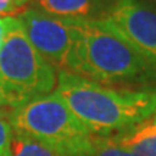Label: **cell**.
Wrapping results in <instances>:
<instances>
[{
    "label": "cell",
    "instance_id": "obj_1",
    "mask_svg": "<svg viewBox=\"0 0 156 156\" xmlns=\"http://www.w3.org/2000/svg\"><path fill=\"white\" fill-rule=\"evenodd\" d=\"M54 93L98 137H113L156 114V93L116 90L71 73L58 74Z\"/></svg>",
    "mask_w": 156,
    "mask_h": 156
},
{
    "label": "cell",
    "instance_id": "obj_2",
    "mask_svg": "<svg viewBox=\"0 0 156 156\" xmlns=\"http://www.w3.org/2000/svg\"><path fill=\"white\" fill-rule=\"evenodd\" d=\"M73 46L65 73L103 84L155 77L145 61L100 19H64Z\"/></svg>",
    "mask_w": 156,
    "mask_h": 156
},
{
    "label": "cell",
    "instance_id": "obj_3",
    "mask_svg": "<svg viewBox=\"0 0 156 156\" xmlns=\"http://www.w3.org/2000/svg\"><path fill=\"white\" fill-rule=\"evenodd\" d=\"M58 84L56 69L30 44L16 17H6L0 48V107L15 110L25 103L52 94Z\"/></svg>",
    "mask_w": 156,
    "mask_h": 156
},
{
    "label": "cell",
    "instance_id": "obj_4",
    "mask_svg": "<svg viewBox=\"0 0 156 156\" xmlns=\"http://www.w3.org/2000/svg\"><path fill=\"white\" fill-rule=\"evenodd\" d=\"M7 120L13 132L38 140L58 156H93L95 136L56 93L12 110Z\"/></svg>",
    "mask_w": 156,
    "mask_h": 156
},
{
    "label": "cell",
    "instance_id": "obj_5",
    "mask_svg": "<svg viewBox=\"0 0 156 156\" xmlns=\"http://www.w3.org/2000/svg\"><path fill=\"white\" fill-rule=\"evenodd\" d=\"M100 20L145 61L156 77V6L149 0H113Z\"/></svg>",
    "mask_w": 156,
    "mask_h": 156
},
{
    "label": "cell",
    "instance_id": "obj_6",
    "mask_svg": "<svg viewBox=\"0 0 156 156\" xmlns=\"http://www.w3.org/2000/svg\"><path fill=\"white\" fill-rule=\"evenodd\" d=\"M16 19L20 22L35 49L55 69L59 68L61 73H65L68 55L73 46L71 32L65 20L36 7L23 10Z\"/></svg>",
    "mask_w": 156,
    "mask_h": 156
},
{
    "label": "cell",
    "instance_id": "obj_7",
    "mask_svg": "<svg viewBox=\"0 0 156 156\" xmlns=\"http://www.w3.org/2000/svg\"><path fill=\"white\" fill-rule=\"evenodd\" d=\"M35 7L62 19H103L113 0H34Z\"/></svg>",
    "mask_w": 156,
    "mask_h": 156
},
{
    "label": "cell",
    "instance_id": "obj_8",
    "mask_svg": "<svg viewBox=\"0 0 156 156\" xmlns=\"http://www.w3.org/2000/svg\"><path fill=\"white\" fill-rule=\"evenodd\" d=\"M113 137L132 156H156V114Z\"/></svg>",
    "mask_w": 156,
    "mask_h": 156
},
{
    "label": "cell",
    "instance_id": "obj_9",
    "mask_svg": "<svg viewBox=\"0 0 156 156\" xmlns=\"http://www.w3.org/2000/svg\"><path fill=\"white\" fill-rule=\"evenodd\" d=\"M6 156H58L38 140L13 132V139Z\"/></svg>",
    "mask_w": 156,
    "mask_h": 156
},
{
    "label": "cell",
    "instance_id": "obj_10",
    "mask_svg": "<svg viewBox=\"0 0 156 156\" xmlns=\"http://www.w3.org/2000/svg\"><path fill=\"white\" fill-rule=\"evenodd\" d=\"M93 156H132L123 146L116 142L114 137H94Z\"/></svg>",
    "mask_w": 156,
    "mask_h": 156
},
{
    "label": "cell",
    "instance_id": "obj_11",
    "mask_svg": "<svg viewBox=\"0 0 156 156\" xmlns=\"http://www.w3.org/2000/svg\"><path fill=\"white\" fill-rule=\"evenodd\" d=\"M13 139V129L9 120L0 114V156H6L9 152V146Z\"/></svg>",
    "mask_w": 156,
    "mask_h": 156
},
{
    "label": "cell",
    "instance_id": "obj_12",
    "mask_svg": "<svg viewBox=\"0 0 156 156\" xmlns=\"http://www.w3.org/2000/svg\"><path fill=\"white\" fill-rule=\"evenodd\" d=\"M17 7L15 6L13 0H0V16L2 15H9L12 12H15Z\"/></svg>",
    "mask_w": 156,
    "mask_h": 156
},
{
    "label": "cell",
    "instance_id": "obj_13",
    "mask_svg": "<svg viewBox=\"0 0 156 156\" xmlns=\"http://www.w3.org/2000/svg\"><path fill=\"white\" fill-rule=\"evenodd\" d=\"M5 34H6V17H0V48H2L3 41H5Z\"/></svg>",
    "mask_w": 156,
    "mask_h": 156
},
{
    "label": "cell",
    "instance_id": "obj_14",
    "mask_svg": "<svg viewBox=\"0 0 156 156\" xmlns=\"http://www.w3.org/2000/svg\"><path fill=\"white\" fill-rule=\"evenodd\" d=\"M13 2H15V6H16L17 9H19V7H22V6L28 5L30 0H13Z\"/></svg>",
    "mask_w": 156,
    "mask_h": 156
},
{
    "label": "cell",
    "instance_id": "obj_15",
    "mask_svg": "<svg viewBox=\"0 0 156 156\" xmlns=\"http://www.w3.org/2000/svg\"><path fill=\"white\" fill-rule=\"evenodd\" d=\"M149 2H151V3H153V5L156 6V0H149Z\"/></svg>",
    "mask_w": 156,
    "mask_h": 156
},
{
    "label": "cell",
    "instance_id": "obj_16",
    "mask_svg": "<svg viewBox=\"0 0 156 156\" xmlns=\"http://www.w3.org/2000/svg\"><path fill=\"white\" fill-rule=\"evenodd\" d=\"M0 112H2V108H0Z\"/></svg>",
    "mask_w": 156,
    "mask_h": 156
}]
</instances>
